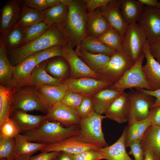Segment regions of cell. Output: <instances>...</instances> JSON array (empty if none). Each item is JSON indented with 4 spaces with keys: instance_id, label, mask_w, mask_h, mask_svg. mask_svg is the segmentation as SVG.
Wrapping results in <instances>:
<instances>
[{
    "instance_id": "cell-1",
    "label": "cell",
    "mask_w": 160,
    "mask_h": 160,
    "mask_svg": "<svg viewBox=\"0 0 160 160\" xmlns=\"http://www.w3.org/2000/svg\"><path fill=\"white\" fill-rule=\"evenodd\" d=\"M66 21L62 31L67 42L73 48L86 35L88 13L83 0H71Z\"/></svg>"
},
{
    "instance_id": "cell-2",
    "label": "cell",
    "mask_w": 160,
    "mask_h": 160,
    "mask_svg": "<svg viewBox=\"0 0 160 160\" xmlns=\"http://www.w3.org/2000/svg\"><path fill=\"white\" fill-rule=\"evenodd\" d=\"M67 43L62 30L52 26L44 34L22 46L12 49L10 58L12 63L17 65L36 52L56 45H64Z\"/></svg>"
},
{
    "instance_id": "cell-3",
    "label": "cell",
    "mask_w": 160,
    "mask_h": 160,
    "mask_svg": "<svg viewBox=\"0 0 160 160\" xmlns=\"http://www.w3.org/2000/svg\"><path fill=\"white\" fill-rule=\"evenodd\" d=\"M79 132V125L65 127L58 122L47 119L38 127L25 132L24 135L31 142L47 145L56 143L77 135Z\"/></svg>"
},
{
    "instance_id": "cell-4",
    "label": "cell",
    "mask_w": 160,
    "mask_h": 160,
    "mask_svg": "<svg viewBox=\"0 0 160 160\" xmlns=\"http://www.w3.org/2000/svg\"><path fill=\"white\" fill-rule=\"evenodd\" d=\"M106 117L95 112L82 119L79 123V132L77 135L82 141L101 148L108 146L102 128L103 120Z\"/></svg>"
},
{
    "instance_id": "cell-5",
    "label": "cell",
    "mask_w": 160,
    "mask_h": 160,
    "mask_svg": "<svg viewBox=\"0 0 160 160\" xmlns=\"http://www.w3.org/2000/svg\"><path fill=\"white\" fill-rule=\"evenodd\" d=\"M144 58L145 56L142 52L133 65L118 81L108 87L122 91L127 89L132 88L153 90L146 81L143 71V63Z\"/></svg>"
},
{
    "instance_id": "cell-6",
    "label": "cell",
    "mask_w": 160,
    "mask_h": 160,
    "mask_svg": "<svg viewBox=\"0 0 160 160\" xmlns=\"http://www.w3.org/2000/svg\"><path fill=\"white\" fill-rule=\"evenodd\" d=\"M134 64L131 58L125 52H116L96 73L99 76L100 79L112 84L118 81Z\"/></svg>"
},
{
    "instance_id": "cell-7",
    "label": "cell",
    "mask_w": 160,
    "mask_h": 160,
    "mask_svg": "<svg viewBox=\"0 0 160 160\" xmlns=\"http://www.w3.org/2000/svg\"><path fill=\"white\" fill-rule=\"evenodd\" d=\"M147 40L145 32L137 23L129 24L123 38L124 51L131 58L134 63L142 52L144 44Z\"/></svg>"
},
{
    "instance_id": "cell-8",
    "label": "cell",
    "mask_w": 160,
    "mask_h": 160,
    "mask_svg": "<svg viewBox=\"0 0 160 160\" xmlns=\"http://www.w3.org/2000/svg\"><path fill=\"white\" fill-rule=\"evenodd\" d=\"M130 105L128 124L135 121H140L149 117L151 108L156 99L153 96L140 90H132L128 93Z\"/></svg>"
},
{
    "instance_id": "cell-9",
    "label": "cell",
    "mask_w": 160,
    "mask_h": 160,
    "mask_svg": "<svg viewBox=\"0 0 160 160\" xmlns=\"http://www.w3.org/2000/svg\"><path fill=\"white\" fill-rule=\"evenodd\" d=\"M33 87L16 89L14 97V109L25 112L36 111L47 114L49 108L41 102Z\"/></svg>"
},
{
    "instance_id": "cell-10",
    "label": "cell",
    "mask_w": 160,
    "mask_h": 160,
    "mask_svg": "<svg viewBox=\"0 0 160 160\" xmlns=\"http://www.w3.org/2000/svg\"><path fill=\"white\" fill-rule=\"evenodd\" d=\"M62 83L68 90L84 97H92L104 89L109 87L112 84L90 77L78 79L69 78L63 81Z\"/></svg>"
},
{
    "instance_id": "cell-11",
    "label": "cell",
    "mask_w": 160,
    "mask_h": 160,
    "mask_svg": "<svg viewBox=\"0 0 160 160\" xmlns=\"http://www.w3.org/2000/svg\"><path fill=\"white\" fill-rule=\"evenodd\" d=\"M137 23L144 30L150 44L160 40V8L144 5Z\"/></svg>"
},
{
    "instance_id": "cell-12",
    "label": "cell",
    "mask_w": 160,
    "mask_h": 160,
    "mask_svg": "<svg viewBox=\"0 0 160 160\" xmlns=\"http://www.w3.org/2000/svg\"><path fill=\"white\" fill-rule=\"evenodd\" d=\"M62 57L67 61L70 66V78L90 77L100 79L99 76L81 59L73 48L68 43L64 46Z\"/></svg>"
},
{
    "instance_id": "cell-13",
    "label": "cell",
    "mask_w": 160,
    "mask_h": 160,
    "mask_svg": "<svg viewBox=\"0 0 160 160\" xmlns=\"http://www.w3.org/2000/svg\"><path fill=\"white\" fill-rule=\"evenodd\" d=\"M36 66V57L33 54L14 66L12 86L16 89L32 86V74Z\"/></svg>"
},
{
    "instance_id": "cell-14",
    "label": "cell",
    "mask_w": 160,
    "mask_h": 160,
    "mask_svg": "<svg viewBox=\"0 0 160 160\" xmlns=\"http://www.w3.org/2000/svg\"><path fill=\"white\" fill-rule=\"evenodd\" d=\"M119 0H111L100 8L101 13L111 27L116 30L123 38L129 25L125 20L119 7Z\"/></svg>"
},
{
    "instance_id": "cell-15",
    "label": "cell",
    "mask_w": 160,
    "mask_h": 160,
    "mask_svg": "<svg viewBox=\"0 0 160 160\" xmlns=\"http://www.w3.org/2000/svg\"><path fill=\"white\" fill-rule=\"evenodd\" d=\"M22 7L18 0L7 1L1 10L0 32L3 38L14 28L20 15Z\"/></svg>"
},
{
    "instance_id": "cell-16",
    "label": "cell",
    "mask_w": 160,
    "mask_h": 160,
    "mask_svg": "<svg viewBox=\"0 0 160 160\" xmlns=\"http://www.w3.org/2000/svg\"><path fill=\"white\" fill-rule=\"evenodd\" d=\"M99 148L97 146L82 141L76 135L56 143L47 145L41 151V152L63 151L75 154L87 150H96Z\"/></svg>"
},
{
    "instance_id": "cell-17",
    "label": "cell",
    "mask_w": 160,
    "mask_h": 160,
    "mask_svg": "<svg viewBox=\"0 0 160 160\" xmlns=\"http://www.w3.org/2000/svg\"><path fill=\"white\" fill-rule=\"evenodd\" d=\"M47 119L58 122L65 127L79 125L81 120L76 112L59 102L50 108Z\"/></svg>"
},
{
    "instance_id": "cell-18",
    "label": "cell",
    "mask_w": 160,
    "mask_h": 160,
    "mask_svg": "<svg viewBox=\"0 0 160 160\" xmlns=\"http://www.w3.org/2000/svg\"><path fill=\"white\" fill-rule=\"evenodd\" d=\"M149 47L150 44L147 40L142 50L146 60L142 70L147 83L153 90H155L160 89V64L151 55Z\"/></svg>"
},
{
    "instance_id": "cell-19",
    "label": "cell",
    "mask_w": 160,
    "mask_h": 160,
    "mask_svg": "<svg viewBox=\"0 0 160 160\" xmlns=\"http://www.w3.org/2000/svg\"><path fill=\"white\" fill-rule=\"evenodd\" d=\"M130 105L128 93L123 92L112 103L106 111L105 116L119 124L128 121Z\"/></svg>"
},
{
    "instance_id": "cell-20",
    "label": "cell",
    "mask_w": 160,
    "mask_h": 160,
    "mask_svg": "<svg viewBox=\"0 0 160 160\" xmlns=\"http://www.w3.org/2000/svg\"><path fill=\"white\" fill-rule=\"evenodd\" d=\"M34 87L41 102L49 109L60 102L68 90L67 86L63 83L56 86L44 85Z\"/></svg>"
},
{
    "instance_id": "cell-21",
    "label": "cell",
    "mask_w": 160,
    "mask_h": 160,
    "mask_svg": "<svg viewBox=\"0 0 160 160\" xmlns=\"http://www.w3.org/2000/svg\"><path fill=\"white\" fill-rule=\"evenodd\" d=\"M17 124L21 132L37 128L47 119L45 115H35L22 111L14 109L10 116Z\"/></svg>"
},
{
    "instance_id": "cell-22",
    "label": "cell",
    "mask_w": 160,
    "mask_h": 160,
    "mask_svg": "<svg viewBox=\"0 0 160 160\" xmlns=\"http://www.w3.org/2000/svg\"><path fill=\"white\" fill-rule=\"evenodd\" d=\"M127 126L125 127L121 136L113 144L100 148L96 151L100 152L107 160H133L127 153L125 140Z\"/></svg>"
},
{
    "instance_id": "cell-23",
    "label": "cell",
    "mask_w": 160,
    "mask_h": 160,
    "mask_svg": "<svg viewBox=\"0 0 160 160\" xmlns=\"http://www.w3.org/2000/svg\"><path fill=\"white\" fill-rule=\"evenodd\" d=\"M111 27L102 14L99 8L88 14L86 35L98 38Z\"/></svg>"
},
{
    "instance_id": "cell-24",
    "label": "cell",
    "mask_w": 160,
    "mask_h": 160,
    "mask_svg": "<svg viewBox=\"0 0 160 160\" xmlns=\"http://www.w3.org/2000/svg\"><path fill=\"white\" fill-rule=\"evenodd\" d=\"M124 92L108 87L93 95L91 97L95 112L100 115L105 113L114 101Z\"/></svg>"
},
{
    "instance_id": "cell-25",
    "label": "cell",
    "mask_w": 160,
    "mask_h": 160,
    "mask_svg": "<svg viewBox=\"0 0 160 160\" xmlns=\"http://www.w3.org/2000/svg\"><path fill=\"white\" fill-rule=\"evenodd\" d=\"M144 152L151 151L158 160H160V126L151 125L147 129L140 140Z\"/></svg>"
},
{
    "instance_id": "cell-26",
    "label": "cell",
    "mask_w": 160,
    "mask_h": 160,
    "mask_svg": "<svg viewBox=\"0 0 160 160\" xmlns=\"http://www.w3.org/2000/svg\"><path fill=\"white\" fill-rule=\"evenodd\" d=\"M68 9V7L61 3L48 8L43 11L44 21L50 26L57 27L62 30L66 21Z\"/></svg>"
},
{
    "instance_id": "cell-27",
    "label": "cell",
    "mask_w": 160,
    "mask_h": 160,
    "mask_svg": "<svg viewBox=\"0 0 160 160\" xmlns=\"http://www.w3.org/2000/svg\"><path fill=\"white\" fill-rule=\"evenodd\" d=\"M16 90L12 86L0 85V124L10 116L14 109V97Z\"/></svg>"
},
{
    "instance_id": "cell-28",
    "label": "cell",
    "mask_w": 160,
    "mask_h": 160,
    "mask_svg": "<svg viewBox=\"0 0 160 160\" xmlns=\"http://www.w3.org/2000/svg\"><path fill=\"white\" fill-rule=\"evenodd\" d=\"M119 7L127 23L129 24L137 23L143 12L144 5L138 0H119Z\"/></svg>"
},
{
    "instance_id": "cell-29",
    "label": "cell",
    "mask_w": 160,
    "mask_h": 160,
    "mask_svg": "<svg viewBox=\"0 0 160 160\" xmlns=\"http://www.w3.org/2000/svg\"><path fill=\"white\" fill-rule=\"evenodd\" d=\"M74 51L81 59L91 69L96 72L105 65L111 57L104 54L90 53L81 48L79 45L76 47Z\"/></svg>"
},
{
    "instance_id": "cell-30",
    "label": "cell",
    "mask_w": 160,
    "mask_h": 160,
    "mask_svg": "<svg viewBox=\"0 0 160 160\" xmlns=\"http://www.w3.org/2000/svg\"><path fill=\"white\" fill-rule=\"evenodd\" d=\"M14 66L11 65L7 57L4 43L0 37V85L12 86V81Z\"/></svg>"
},
{
    "instance_id": "cell-31",
    "label": "cell",
    "mask_w": 160,
    "mask_h": 160,
    "mask_svg": "<svg viewBox=\"0 0 160 160\" xmlns=\"http://www.w3.org/2000/svg\"><path fill=\"white\" fill-rule=\"evenodd\" d=\"M15 138L16 157L23 155L31 156L37 151L44 149L46 145L43 143L31 142L24 134H19Z\"/></svg>"
},
{
    "instance_id": "cell-32",
    "label": "cell",
    "mask_w": 160,
    "mask_h": 160,
    "mask_svg": "<svg viewBox=\"0 0 160 160\" xmlns=\"http://www.w3.org/2000/svg\"><path fill=\"white\" fill-rule=\"evenodd\" d=\"M152 125L149 117L140 121H135L128 124L125 140L126 147H129L136 140H140L147 128Z\"/></svg>"
},
{
    "instance_id": "cell-33",
    "label": "cell",
    "mask_w": 160,
    "mask_h": 160,
    "mask_svg": "<svg viewBox=\"0 0 160 160\" xmlns=\"http://www.w3.org/2000/svg\"><path fill=\"white\" fill-rule=\"evenodd\" d=\"M46 63H41L33 71L32 84L34 87L41 86H56L62 83L63 81L49 75L46 72Z\"/></svg>"
},
{
    "instance_id": "cell-34",
    "label": "cell",
    "mask_w": 160,
    "mask_h": 160,
    "mask_svg": "<svg viewBox=\"0 0 160 160\" xmlns=\"http://www.w3.org/2000/svg\"><path fill=\"white\" fill-rule=\"evenodd\" d=\"M79 45L88 52L111 56L116 52L108 47L98 38L86 35Z\"/></svg>"
},
{
    "instance_id": "cell-35",
    "label": "cell",
    "mask_w": 160,
    "mask_h": 160,
    "mask_svg": "<svg viewBox=\"0 0 160 160\" xmlns=\"http://www.w3.org/2000/svg\"><path fill=\"white\" fill-rule=\"evenodd\" d=\"M43 12H39L25 5L22 7L19 20L15 28H25L44 20Z\"/></svg>"
},
{
    "instance_id": "cell-36",
    "label": "cell",
    "mask_w": 160,
    "mask_h": 160,
    "mask_svg": "<svg viewBox=\"0 0 160 160\" xmlns=\"http://www.w3.org/2000/svg\"><path fill=\"white\" fill-rule=\"evenodd\" d=\"M98 39L108 47L116 52H124L122 47L123 38L112 27H111Z\"/></svg>"
},
{
    "instance_id": "cell-37",
    "label": "cell",
    "mask_w": 160,
    "mask_h": 160,
    "mask_svg": "<svg viewBox=\"0 0 160 160\" xmlns=\"http://www.w3.org/2000/svg\"><path fill=\"white\" fill-rule=\"evenodd\" d=\"M51 27L43 20L24 28L23 45L41 36Z\"/></svg>"
},
{
    "instance_id": "cell-38",
    "label": "cell",
    "mask_w": 160,
    "mask_h": 160,
    "mask_svg": "<svg viewBox=\"0 0 160 160\" xmlns=\"http://www.w3.org/2000/svg\"><path fill=\"white\" fill-rule=\"evenodd\" d=\"M24 28L16 27L12 30L3 38L5 44L13 49L23 45Z\"/></svg>"
},
{
    "instance_id": "cell-39",
    "label": "cell",
    "mask_w": 160,
    "mask_h": 160,
    "mask_svg": "<svg viewBox=\"0 0 160 160\" xmlns=\"http://www.w3.org/2000/svg\"><path fill=\"white\" fill-rule=\"evenodd\" d=\"M15 138H6L0 136V158L13 160L15 158Z\"/></svg>"
},
{
    "instance_id": "cell-40",
    "label": "cell",
    "mask_w": 160,
    "mask_h": 160,
    "mask_svg": "<svg viewBox=\"0 0 160 160\" xmlns=\"http://www.w3.org/2000/svg\"><path fill=\"white\" fill-rule=\"evenodd\" d=\"M68 66L63 60L57 59L49 63L46 67V71L55 78L63 80L67 73Z\"/></svg>"
},
{
    "instance_id": "cell-41",
    "label": "cell",
    "mask_w": 160,
    "mask_h": 160,
    "mask_svg": "<svg viewBox=\"0 0 160 160\" xmlns=\"http://www.w3.org/2000/svg\"><path fill=\"white\" fill-rule=\"evenodd\" d=\"M64 46H53L34 54L36 57V66L50 58L56 56L62 57Z\"/></svg>"
},
{
    "instance_id": "cell-42",
    "label": "cell",
    "mask_w": 160,
    "mask_h": 160,
    "mask_svg": "<svg viewBox=\"0 0 160 160\" xmlns=\"http://www.w3.org/2000/svg\"><path fill=\"white\" fill-rule=\"evenodd\" d=\"M21 132L14 120L10 117L0 124V136L6 138H15Z\"/></svg>"
},
{
    "instance_id": "cell-43",
    "label": "cell",
    "mask_w": 160,
    "mask_h": 160,
    "mask_svg": "<svg viewBox=\"0 0 160 160\" xmlns=\"http://www.w3.org/2000/svg\"><path fill=\"white\" fill-rule=\"evenodd\" d=\"M84 97L67 90L65 95L60 102L62 104L76 111L78 109Z\"/></svg>"
},
{
    "instance_id": "cell-44",
    "label": "cell",
    "mask_w": 160,
    "mask_h": 160,
    "mask_svg": "<svg viewBox=\"0 0 160 160\" xmlns=\"http://www.w3.org/2000/svg\"><path fill=\"white\" fill-rule=\"evenodd\" d=\"M76 112L81 119L85 118L95 112L91 97H84Z\"/></svg>"
},
{
    "instance_id": "cell-45",
    "label": "cell",
    "mask_w": 160,
    "mask_h": 160,
    "mask_svg": "<svg viewBox=\"0 0 160 160\" xmlns=\"http://www.w3.org/2000/svg\"><path fill=\"white\" fill-rule=\"evenodd\" d=\"M74 160H100L104 159L99 151L95 150H87L74 154Z\"/></svg>"
},
{
    "instance_id": "cell-46",
    "label": "cell",
    "mask_w": 160,
    "mask_h": 160,
    "mask_svg": "<svg viewBox=\"0 0 160 160\" xmlns=\"http://www.w3.org/2000/svg\"><path fill=\"white\" fill-rule=\"evenodd\" d=\"M129 147L130 150L129 154L133 155L135 160H144V153L140 140H136L134 141Z\"/></svg>"
},
{
    "instance_id": "cell-47",
    "label": "cell",
    "mask_w": 160,
    "mask_h": 160,
    "mask_svg": "<svg viewBox=\"0 0 160 160\" xmlns=\"http://www.w3.org/2000/svg\"><path fill=\"white\" fill-rule=\"evenodd\" d=\"M111 0H83L86 9L90 14L98 8L107 4Z\"/></svg>"
},
{
    "instance_id": "cell-48",
    "label": "cell",
    "mask_w": 160,
    "mask_h": 160,
    "mask_svg": "<svg viewBox=\"0 0 160 160\" xmlns=\"http://www.w3.org/2000/svg\"><path fill=\"white\" fill-rule=\"evenodd\" d=\"M25 5L39 12H43L48 9L46 0H25Z\"/></svg>"
},
{
    "instance_id": "cell-49",
    "label": "cell",
    "mask_w": 160,
    "mask_h": 160,
    "mask_svg": "<svg viewBox=\"0 0 160 160\" xmlns=\"http://www.w3.org/2000/svg\"><path fill=\"white\" fill-rule=\"evenodd\" d=\"M59 152L56 151L41 152L37 155L31 156L30 160H54Z\"/></svg>"
},
{
    "instance_id": "cell-50",
    "label": "cell",
    "mask_w": 160,
    "mask_h": 160,
    "mask_svg": "<svg viewBox=\"0 0 160 160\" xmlns=\"http://www.w3.org/2000/svg\"><path fill=\"white\" fill-rule=\"evenodd\" d=\"M149 118L152 125L160 126V105L151 107Z\"/></svg>"
},
{
    "instance_id": "cell-51",
    "label": "cell",
    "mask_w": 160,
    "mask_h": 160,
    "mask_svg": "<svg viewBox=\"0 0 160 160\" xmlns=\"http://www.w3.org/2000/svg\"><path fill=\"white\" fill-rule=\"evenodd\" d=\"M149 49L151 55L160 64V40L150 44Z\"/></svg>"
},
{
    "instance_id": "cell-52",
    "label": "cell",
    "mask_w": 160,
    "mask_h": 160,
    "mask_svg": "<svg viewBox=\"0 0 160 160\" xmlns=\"http://www.w3.org/2000/svg\"><path fill=\"white\" fill-rule=\"evenodd\" d=\"M143 92L152 96L156 98L154 103L152 107L160 105V89L155 90H148L144 89H137Z\"/></svg>"
},
{
    "instance_id": "cell-53",
    "label": "cell",
    "mask_w": 160,
    "mask_h": 160,
    "mask_svg": "<svg viewBox=\"0 0 160 160\" xmlns=\"http://www.w3.org/2000/svg\"><path fill=\"white\" fill-rule=\"evenodd\" d=\"M54 160H74V154L65 152L60 151Z\"/></svg>"
},
{
    "instance_id": "cell-54",
    "label": "cell",
    "mask_w": 160,
    "mask_h": 160,
    "mask_svg": "<svg viewBox=\"0 0 160 160\" xmlns=\"http://www.w3.org/2000/svg\"><path fill=\"white\" fill-rule=\"evenodd\" d=\"M139 2L144 5L160 8V3L157 0H138Z\"/></svg>"
},
{
    "instance_id": "cell-55",
    "label": "cell",
    "mask_w": 160,
    "mask_h": 160,
    "mask_svg": "<svg viewBox=\"0 0 160 160\" xmlns=\"http://www.w3.org/2000/svg\"><path fill=\"white\" fill-rule=\"evenodd\" d=\"M144 160H158L151 151L146 150L144 152Z\"/></svg>"
},
{
    "instance_id": "cell-56",
    "label": "cell",
    "mask_w": 160,
    "mask_h": 160,
    "mask_svg": "<svg viewBox=\"0 0 160 160\" xmlns=\"http://www.w3.org/2000/svg\"><path fill=\"white\" fill-rule=\"evenodd\" d=\"M48 8L54 7L60 3V0H46Z\"/></svg>"
},
{
    "instance_id": "cell-57",
    "label": "cell",
    "mask_w": 160,
    "mask_h": 160,
    "mask_svg": "<svg viewBox=\"0 0 160 160\" xmlns=\"http://www.w3.org/2000/svg\"><path fill=\"white\" fill-rule=\"evenodd\" d=\"M30 156L23 155L15 158L13 160H30Z\"/></svg>"
},
{
    "instance_id": "cell-58",
    "label": "cell",
    "mask_w": 160,
    "mask_h": 160,
    "mask_svg": "<svg viewBox=\"0 0 160 160\" xmlns=\"http://www.w3.org/2000/svg\"><path fill=\"white\" fill-rule=\"evenodd\" d=\"M0 160H8V159L5 158H0Z\"/></svg>"
},
{
    "instance_id": "cell-59",
    "label": "cell",
    "mask_w": 160,
    "mask_h": 160,
    "mask_svg": "<svg viewBox=\"0 0 160 160\" xmlns=\"http://www.w3.org/2000/svg\"><path fill=\"white\" fill-rule=\"evenodd\" d=\"M159 2H160V1H159Z\"/></svg>"
},
{
    "instance_id": "cell-60",
    "label": "cell",
    "mask_w": 160,
    "mask_h": 160,
    "mask_svg": "<svg viewBox=\"0 0 160 160\" xmlns=\"http://www.w3.org/2000/svg\"></svg>"
}]
</instances>
